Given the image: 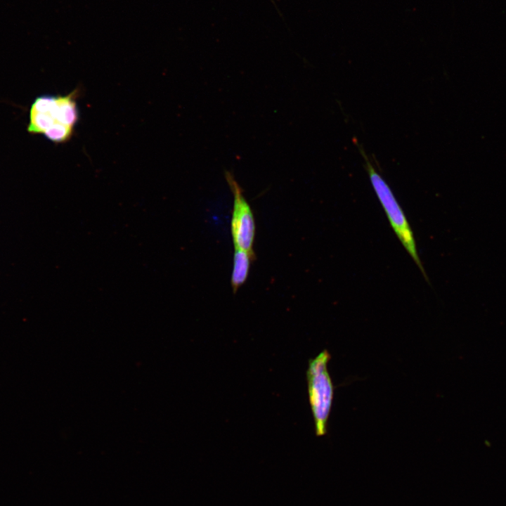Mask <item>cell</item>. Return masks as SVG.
<instances>
[{"instance_id": "6da1fadb", "label": "cell", "mask_w": 506, "mask_h": 506, "mask_svg": "<svg viewBox=\"0 0 506 506\" xmlns=\"http://www.w3.org/2000/svg\"><path fill=\"white\" fill-rule=\"evenodd\" d=\"M362 155L373 190L382 206L388 220L397 238L416 264L425 280L429 282L420 259L416 241L411 226L391 188L375 169L365 150L356 143Z\"/></svg>"}, {"instance_id": "5b68a950", "label": "cell", "mask_w": 506, "mask_h": 506, "mask_svg": "<svg viewBox=\"0 0 506 506\" xmlns=\"http://www.w3.org/2000/svg\"><path fill=\"white\" fill-rule=\"evenodd\" d=\"M254 258V254L245 250L235 249L231 280V287L234 292H237L238 288L246 281L251 261Z\"/></svg>"}, {"instance_id": "7a4b0ae2", "label": "cell", "mask_w": 506, "mask_h": 506, "mask_svg": "<svg viewBox=\"0 0 506 506\" xmlns=\"http://www.w3.org/2000/svg\"><path fill=\"white\" fill-rule=\"evenodd\" d=\"M330 354L327 350L321 351L309 361L306 372L309 403L313 417L315 433L322 436L327 433L334 387L327 369Z\"/></svg>"}, {"instance_id": "277c9868", "label": "cell", "mask_w": 506, "mask_h": 506, "mask_svg": "<svg viewBox=\"0 0 506 506\" xmlns=\"http://www.w3.org/2000/svg\"><path fill=\"white\" fill-rule=\"evenodd\" d=\"M79 91L74 89L65 96L58 95L57 103L53 111V116L58 123L74 129L79 119L77 97Z\"/></svg>"}, {"instance_id": "8992f818", "label": "cell", "mask_w": 506, "mask_h": 506, "mask_svg": "<svg viewBox=\"0 0 506 506\" xmlns=\"http://www.w3.org/2000/svg\"><path fill=\"white\" fill-rule=\"evenodd\" d=\"M74 129L63 124H56L43 134L48 140L55 143H63L69 141L73 135Z\"/></svg>"}, {"instance_id": "3957f363", "label": "cell", "mask_w": 506, "mask_h": 506, "mask_svg": "<svg viewBox=\"0 0 506 506\" xmlns=\"http://www.w3.org/2000/svg\"><path fill=\"white\" fill-rule=\"evenodd\" d=\"M224 176L233 195L231 231L235 249L254 254L253 245L256 226L252 208L233 174L226 170Z\"/></svg>"}]
</instances>
